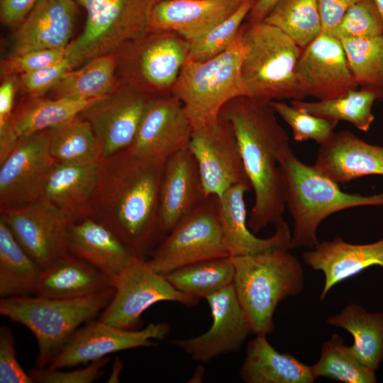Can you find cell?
Instances as JSON below:
<instances>
[{
	"label": "cell",
	"instance_id": "obj_48",
	"mask_svg": "<svg viewBox=\"0 0 383 383\" xmlns=\"http://www.w3.org/2000/svg\"><path fill=\"white\" fill-rule=\"evenodd\" d=\"M18 88V75L3 77L0 86V134L4 133L9 126L14 111V99Z\"/></svg>",
	"mask_w": 383,
	"mask_h": 383
},
{
	"label": "cell",
	"instance_id": "obj_11",
	"mask_svg": "<svg viewBox=\"0 0 383 383\" xmlns=\"http://www.w3.org/2000/svg\"><path fill=\"white\" fill-rule=\"evenodd\" d=\"M113 288L114 294L99 320L123 329L139 326L142 314L155 303L167 301L192 306L199 301L177 289L146 260L138 257L116 280Z\"/></svg>",
	"mask_w": 383,
	"mask_h": 383
},
{
	"label": "cell",
	"instance_id": "obj_42",
	"mask_svg": "<svg viewBox=\"0 0 383 383\" xmlns=\"http://www.w3.org/2000/svg\"><path fill=\"white\" fill-rule=\"evenodd\" d=\"M330 34L339 40L383 35V19L374 0L352 6Z\"/></svg>",
	"mask_w": 383,
	"mask_h": 383
},
{
	"label": "cell",
	"instance_id": "obj_39",
	"mask_svg": "<svg viewBox=\"0 0 383 383\" xmlns=\"http://www.w3.org/2000/svg\"><path fill=\"white\" fill-rule=\"evenodd\" d=\"M340 41L358 86L383 90V35Z\"/></svg>",
	"mask_w": 383,
	"mask_h": 383
},
{
	"label": "cell",
	"instance_id": "obj_5",
	"mask_svg": "<svg viewBox=\"0 0 383 383\" xmlns=\"http://www.w3.org/2000/svg\"><path fill=\"white\" fill-rule=\"evenodd\" d=\"M107 288L86 296L50 299L26 296L0 299V313L29 329L38 343L36 367H47L76 331L96 317L111 300Z\"/></svg>",
	"mask_w": 383,
	"mask_h": 383
},
{
	"label": "cell",
	"instance_id": "obj_14",
	"mask_svg": "<svg viewBox=\"0 0 383 383\" xmlns=\"http://www.w3.org/2000/svg\"><path fill=\"white\" fill-rule=\"evenodd\" d=\"M57 163L49 150L48 129L19 138L0 162V210L40 199Z\"/></svg>",
	"mask_w": 383,
	"mask_h": 383
},
{
	"label": "cell",
	"instance_id": "obj_29",
	"mask_svg": "<svg viewBox=\"0 0 383 383\" xmlns=\"http://www.w3.org/2000/svg\"><path fill=\"white\" fill-rule=\"evenodd\" d=\"M240 377L246 383H313L316 379L311 366L279 352L265 335L249 341Z\"/></svg>",
	"mask_w": 383,
	"mask_h": 383
},
{
	"label": "cell",
	"instance_id": "obj_40",
	"mask_svg": "<svg viewBox=\"0 0 383 383\" xmlns=\"http://www.w3.org/2000/svg\"><path fill=\"white\" fill-rule=\"evenodd\" d=\"M256 0H246L231 16L190 43L188 60H209L224 52L235 40Z\"/></svg>",
	"mask_w": 383,
	"mask_h": 383
},
{
	"label": "cell",
	"instance_id": "obj_33",
	"mask_svg": "<svg viewBox=\"0 0 383 383\" xmlns=\"http://www.w3.org/2000/svg\"><path fill=\"white\" fill-rule=\"evenodd\" d=\"M327 322L353 335L352 350L365 366L373 371L378 368L383 359L382 313H369L361 306L350 303Z\"/></svg>",
	"mask_w": 383,
	"mask_h": 383
},
{
	"label": "cell",
	"instance_id": "obj_41",
	"mask_svg": "<svg viewBox=\"0 0 383 383\" xmlns=\"http://www.w3.org/2000/svg\"><path fill=\"white\" fill-rule=\"evenodd\" d=\"M269 103L291 128L293 138L297 142L311 140L321 145L334 133L337 122L311 114L284 101Z\"/></svg>",
	"mask_w": 383,
	"mask_h": 383
},
{
	"label": "cell",
	"instance_id": "obj_3",
	"mask_svg": "<svg viewBox=\"0 0 383 383\" xmlns=\"http://www.w3.org/2000/svg\"><path fill=\"white\" fill-rule=\"evenodd\" d=\"M279 165L285 206L294 223L290 250L313 248L319 242L320 224L336 212L357 206H383V192L371 195L343 192L313 165L301 161L290 147L282 153Z\"/></svg>",
	"mask_w": 383,
	"mask_h": 383
},
{
	"label": "cell",
	"instance_id": "obj_22",
	"mask_svg": "<svg viewBox=\"0 0 383 383\" xmlns=\"http://www.w3.org/2000/svg\"><path fill=\"white\" fill-rule=\"evenodd\" d=\"M207 197L189 150L170 157L164 165L160 189L159 216L165 236Z\"/></svg>",
	"mask_w": 383,
	"mask_h": 383
},
{
	"label": "cell",
	"instance_id": "obj_27",
	"mask_svg": "<svg viewBox=\"0 0 383 383\" xmlns=\"http://www.w3.org/2000/svg\"><path fill=\"white\" fill-rule=\"evenodd\" d=\"M97 99L28 96L14 110L8 129L0 134V162L9 155L19 138L74 118Z\"/></svg>",
	"mask_w": 383,
	"mask_h": 383
},
{
	"label": "cell",
	"instance_id": "obj_2",
	"mask_svg": "<svg viewBox=\"0 0 383 383\" xmlns=\"http://www.w3.org/2000/svg\"><path fill=\"white\" fill-rule=\"evenodd\" d=\"M269 102L239 96L227 102L219 116L233 126L243 167L254 192L248 224L256 234L283 219L286 208L279 160L289 138Z\"/></svg>",
	"mask_w": 383,
	"mask_h": 383
},
{
	"label": "cell",
	"instance_id": "obj_18",
	"mask_svg": "<svg viewBox=\"0 0 383 383\" xmlns=\"http://www.w3.org/2000/svg\"><path fill=\"white\" fill-rule=\"evenodd\" d=\"M205 299L212 317L209 329L194 338L173 340L172 343L193 360L206 363L220 355L238 350L252 330L233 284Z\"/></svg>",
	"mask_w": 383,
	"mask_h": 383
},
{
	"label": "cell",
	"instance_id": "obj_44",
	"mask_svg": "<svg viewBox=\"0 0 383 383\" xmlns=\"http://www.w3.org/2000/svg\"><path fill=\"white\" fill-rule=\"evenodd\" d=\"M65 57V50H38L9 56L1 62V75H20L32 72L54 64Z\"/></svg>",
	"mask_w": 383,
	"mask_h": 383
},
{
	"label": "cell",
	"instance_id": "obj_34",
	"mask_svg": "<svg viewBox=\"0 0 383 383\" xmlns=\"http://www.w3.org/2000/svg\"><path fill=\"white\" fill-rule=\"evenodd\" d=\"M382 96L381 89L361 87L359 90H352L333 99L316 101L290 100L289 104L311 114L337 123L347 121L358 130L367 132L374 120L372 106L376 100L382 99Z\"/></svg>",
	"mask_w": 383,
	"mask_h": 383
},
{
	"label": "cell",
	"instance_id": "obj_51",
	"mask_svg": "<svg viewBox=\"0 0 383 383\" xmlns=\"http://www.w3.org/2000/svg\"><path fill=\"white\" fill-rule=\"evenodd\" d=\"M122 369V362L120 361L119 359H116L112 372L111 373V375L109 378L108 382H118V376L119 373Z\"/></svg>",
	"mask_w": 383,
	"mask_h": 383
},
{
	"label": "cell",
	"instance_id": "obj_13",
	"mask_svg": "<svg viewBox=\"0 0 383 383\" xmlns=\"http://www.w3.org/2000/svg\"><path fill=\"white\" fill-rule=\"evenodd\" d=\"M188 149L197 163L207 196H219L235 184L250 186L233 126L227 120L219 116L215 123L194 129Z\"/></svg>",
	"mask_w": 383,
	"mask_h": 383
},
{
	"label": "cell",
	"instance_id": "obj_9",
	"mask_svg": "<svg viewBox=\"0 0 383 383\" xmlns=\"http://www.w3.org/2000/svg\"><path fill=\"white\" fill-rule=\"evenodd\" d=\"M189 47L174 32L148 30L117 52L118 80L151 95L172 92Z\"/></svg>",
	"mask_w": 383,
	"mask_h": 383
},
{
	"label": "cell",
	"instance_id": "obj_1",
	"mask_svg": "<svg viewBox=\"0 0 383 383\" xmlns=\"http://www.w3.org/2000/svg\"><path fill=\"white\" fill-rule=\"evenodd\" d=\"M164 165L137 156L128 148L101 158L97 185L85 214L111 229L143 260L165 237L159 216Z\"/></svg>",
	"mask_w": 383,
	"mask_h": 383
},
{
	"label": "cell",
	"instance_id": "obj_47",
	"mask_svg": "<svg viewBox=\"0 0 383 383\" xmlns=\"http://www.w3.org/2000/svg\"><path fill=\"white\" fill-rule=\"evenodd\" d=\"M362 0H316L322 32L331 33L338 26L347 11Z\"/></svg>",
	"mask_w": 383,
	"mask_h": 383
},
{
	"label": "cell",
	"instance_id": "obj_19",
	"mask_svg": "<svg viewBox=\"0 0 383 383\" xmlns=\"http://www.w3.org/2000/svg\"><path fill=\"white\" fill-rule=\"evenodd\" d=\"M296 74L304 97L321 101L340 97L359 87L340 41L330 33L322 32L302 48Z\"/></svg>",
	"mask_w": 383,
	"mask_h": 383
},
{
	"label": "cell",
	"instance_id": "obj_52",
	"mask_svg": "<svg viewBox=\"0 0 383 383\" xmlns=\"http://www.w3.org/2000/svg\"><path fill=\"white\" fill-rule=\"evenodd\" d=\"M383 19V0H374Z\"/></svg>",
	"mask_w": 383,
	"mask_h": 383
},
{
	"label": "cell",
	"instance_id": "obj_50",
	"mask_svg": "<svg viewBox=\"0 0 383 383\" xmlns=\"http://www.w3.org/2000/svg\"><path fill=\"white\" fill-rule=\"evenodd\" d=\"M279 0H256L246 18L248 23L262 21Z\"/></svg>",
	"mask_w": 383,
	"mask_h": 383
},
{
	"label": "cell",
	"instance_id": "obj_46",
	"mask_svg": "<svg viewBox=\"0 0 383 383\" xmlns=\"http://www.w3.org/2000/svg\"><path fill=\"white\" fill-rule=\"evenodd\" d=\"M0 383H34L18 362L14 338L4 326L0 328Z\"/></svg>",
	"mask_w": 383,
	"mask_h": 383
},
{
	"label": "cell",
	"instance_id": "obj_28",
	"mask_svg": "<svg viewBox=\"0 0 383 383\" xmlns=\"http://www.w3.org/2000/svg\"><path fill=\"white\" fill-rule=\"evenodd\" d=\"M113 287V280L87 262L70 253L43 270L35 296L70 299Z\"/></svg>",
	"mask_w": 383,
	"mask_h": 383
},
{
	"label": "cell",
	"instance_id": "obj_38",
	"mask_svg": "<svg viewBox=\"0 0 383 383\" xmlns=\"http://www.w3.org/2000/svg\"><path fill=\"white\" fill-rule=\"evenodd\" d=\"M315 377L344 383H374L375 371L365 366L337 333L321 347L318 360L311 365Z\"/></svg>",
	"mask_w": 383,
	"mask_h": 383
},
{
	"label": "cell",
	"instance_id": "obj_4",
	"mask_svg": "<svg viewBox=\"0 0 383 383\" xmlns=\"http://www.w3.org/2000/svg\"><path fill=\"white\" fill-rule=\"evenodd\" d=\"M231 257L235 292L252 333L267 335L275 328L273 316L278 304L304 289L301 264L289 249Z\"/></svg>",
	"mask_w": 383,
	"mask_h": 383
},
{
	"label": "cell",
	"instance_id": "obj_10",
	"mask_svg": "<svg viewBox=\"0 0 383 383\" xmlns=\"http://www.w3.org/2000/svg\"><path fill=\"white\" fill-rule=\"evenodd\" d=\"M230 256L218 220V199L208 196L182 218L146 260L162 275L187 265Z\"/></svg>",
	"mask_w": 383,
	"mask_h": 383
},
{
	"label": "cell",
	"instance_id": "obj_35",
	"mask_svg": "<svg viewBox=\"0 0 383 383\" xmlns=\"http://www.w3.org/2000/svg\"><path fill=\"white\" fill-rule=\"evenodd\" d=\"M164 276L177 289L200 300L233 284L235 267L231 256L219 257L187 265Z\"/></svg>",
	"mask_w": 383,
	"mask_h": 383
},
{
	"label": "cell",
	"instance_id": "obj_20",
	"mask_svg": "<svg viewBox=\"0 0 383 383\" xmlns=\"http://www.w3.org/2000/svg\"><path fill=\"white\" fill-rule=\"evenodd\" d=\"M76 14L74 0H39L11 35L9 56L65 50L71 42Z\"/></svg>",
	"mask_w": 383,
	"mask_h": 383
},
{
	"label": "cell",
	"instance_id": "obj_25",
	"mask_svg": "<svg viewBox=\"0 0 383 383\" xmlns=\"http://www.w3.org/2000/svg\"><path fill=\"white\" fill-rule=\"evenodd\" d=\"M246 0H159L150 18V30L172 31L189 43L231 16Z\"/></svg>",
	"mask_w": 383,
	"mask_h": 383
},
{
	"label": "cell",
	"instance_id": "obj_26",
	"mask_svg": "<svg viewBox=\"0 0 383 383\" xmlns=\"http://www.w3.org/2000/svg\"><path fill=\"white\" fill-rule=\"evenodd\" d=\"M308 266L324 274L320 299L323 300L336 284L373 266L383 268V238L366 244H353L337 236L331 240L318 242L303 253Z\"/></svg>",
	"mask_w": 383,
	"mask_h": 383
},
{
	"label": "cell",
	"instance_id": "obj_30",
	"mask_svg": "<svg viewBox=\"0 0 383 383\" xmlns=\"http://www.w3.org/2000/svg\"><path fill=\"white\" fill-rule=\"evenodd\" d=\"M99 171V161L57 163L48 177L40 199L62 210L70 222L84 216L97 185Z\"/></svg>",
	"mask_w": 383,
	"mask_h": 383
},
{
	"label": "cell",
	"instance_id": "obj_32",
	"mask_svg": "<svg viewBox=\"0 0 383 383\" xmlns=\"http://www.w3.org/2000/svg\"><path fill=\"white\" fill-rule=\"evenodd\" d=\"M116 62L117 52L110 53L68 71L50 90V97L89 100L111 93L120 84Z\"/></svg>",
	"mask_w": 383,
	"mask_h": 383
},
{
	"label": "cell",
	"instance_id": "obj_21",
	"mask_svg": "<svg viewBox=\"0 0 383 383\" xmlns=\"http://www.w3.org/2000/svg\"><path fill=\"white\" fill-rule=\"evenodd\" d=\"M251 190L249 185L235 184L218 196V220L229 255L238 257L280 249L290 250L292 233L284 219L275 224V231L269 238H257L250 231L245 194Z\"/></svg>",
	"mask_w": 383,
	"mask_h": 383
},
{
	"label": "cell",
	"instance_id": "obj_15",
	"mask_svg": "<svg viewBox=\"0 0 383 383\" xmlns=\"http://www.w3.org/2000/svg\"><path fill=\"white\" fill-rule=\"evenodd\" d=\"M171 327L165 322L150 323L142 330L123 329L91 320L79 328L61 352L48 365L51 368L73 367L121 350L157 345Z\"/></svg>",
	"mask_w": 383,
	"mask_h": 383
},
{
	"label": "cell",
	"instance_id": "obj_12",
	"mask_svg": "<svg viewBox=\"0 0 383 383\" xmlns=\"http://www.w3.org/2000/svg\"><path fill=\"white\" fill-rule=\"evenodd\" d=\"M1 218L26 252L43 270L67 255L70 220L59 208L39 199L1 210Z\"/></svg>",
	"mask_w": 383,
	"mask_h": 383
},
{
	"label": "cell",
	"instance_id": "obj_36",
	"mask_svg": "<svg viewBox=\"0 0 383 383\" xmlns=\"http://www.w3.org/2000/svg\"><path fill=\"white\" fill-rule=\"evenodd\" d=\"M49 150L57 163L82 165L101 159L90 123L80 116L48 129Z\"/></svg>",
	"mask_w": 383,
	"mask_h": 383
},
{
	"label": "cell",
	"instance_id": "obj_31",
	"mask_svg": "<svg viewBox=\"0 0 383 383\" xmlns=\"http://www.w3.org/2000/svg\"><path fill=\"white\" fill-rule=\"evenodd\" d=\"M43 270L0 218V297L34 295Z\"/></svg>",
	"mask_w": 383,
	"mask_h": 383
},
{
	"label": "cell",
	"instance_id": "obj_7",
	"mask_svg": "<svg viewBox=\"0 0 383 383\" xmlns=\"http://www.w3.org/2000/svg\"><path fill=\"white\" fill-rule=\"evenodd\" d=\"M245 51L239 30L220 55L204 62L187 60L183 66L172 93L182 102L193 130L215 123L231 99L251 97L241 71Z\"/></svg>",
	"mask_w": 383,
	"mask_h": 383
},
{
	"label": "cell",
	"instance_id": "obj_16",
	"mask_svg": "<svg viewBox=\"0 0 383 383\" xmlns=\"http://www.w3.org/2000/svg\"><path fill=\"white\" fill-rule=\"evenodd\" d=\"M192 132L182 102L172 92L152 94L128 148L137 156L165 162L188 148Z\"/></svg>",
	"mask_w": 383,
	"mask_h": 383
},
{
	"label": "cell",
	"instance_id": "obj_37",
	"mask_svg": "<svg viewBox=\"0 0 383 383\" xmlns=\"http://www.w3.org/2000/svg\"><path fill=\"white\" fill-rule=\"evenodd\" d=\"M304 48L322 33L316 0H279L263 20Z\"/></svg>",
	"mask_w": 383,
	"mask_h": 383
},
{
	"label": "cell",
	"instance_id": "obj_6",
	"mask_svg": "<svg viewBox=\"0 0 383 383\" xmlns=\"http://www.w3.org/2000/svg\"><path fill=\"white\" fill-rule=\"evenodd\" d=\"M242 75L251 97L262 101L303 100L296 68L300 48L279 28L265 21L243 23Z\"/></svg>",
	"mask_w": 383,
	"mask_h": 383
},
{
	"label": "cell",
	"instance_id": "obj_17",
	"mask_svg": "<svg viewBox=\"0 0 383 383\" xmlns=\"http://www.w3.org/2000/svg\"><path fill=\"white\" fill-rule=\"evenodd\" d=\"M150 96L120 83L114 91L96 99L79 115L90 123L101 148V158L132 144Z\"/></svg>",
	"mask_w": 383,
	"mask_h": 383
},
{
	"label": "cell",
	"instance_id": "obj_8",
	"mask_svg": "<svg viewBox=\"0 0 383 383\" xmlns=\"http://www.w3.org/2000/svg\"><path fill=\"white\" fill-rule=\"evenodd\" d=\"M86 11L83 31L65 49L75 69L100 55L117 52L150 30L152 9L159 0H74Z\"/></svg>",
	"mask_w": 383,
	"mask_h": 383
},
{
	"label": "cell",
	"instance_id": "obj_43",
	"mask_svg": "<svg viewBox=\"0 0 383 383\" xmlns=\"http://www.w3.org/2000/svg\"><path fill=\"white\" fill-rule=\"evenodd\" d=\"M71 70L72 65L65 57L51 66L18 75V89L29 97H42Z\"/></svg>",
	"mask_w": 383,
	"mask_h": 383
},
{
	"label": "cell",
	"instance_id": "obj_24",
	"mask_svg": "<svg viewBox=\"0 0 383 383\" xmlns=\"http://www.w3.org/2000/svg\"><path fill=\"white\" fill-rule=\"evenodd\" d=\"M67 249L110 277L113 284L137 257L111 229L88 215L70 223Z\"/></svg>",
	"mask_w": 383,
	"mask_h": 383
},
{
	"label": "cell",
	"instance_id": "obj_53",
	"mask_svg": "<svg viewBox=\"0 0 383 383\" xmlns=\"http://www.w3.org/2000/svg\"><path fill=\"white\" fill-rule=\"evenodd\" d=\"M382 99H383V90H382Z\"/></svg>",
	"mask_w": 383,
	"mask_h": 383
},
{
	"label": "cell",
	"instance_id": "obj_49",
	"mask_svg": "<svg viewBox=\"0 0 383 383\" xmlns=\"http://www.w3.org/2000/svg\"><path fill=\"white\" fill-rule=\"evenodd\" d=\"M39 0H0L1 22L9 27H18Z\"/></svg>",
	"mask_w": 383,
	"mask_h": 383
},
{
	"label": "cell",
	"instance_id": "obj_45",
	"mask_svg": "<svg viewBox=\"0 0 383 383\" xmlns=\"http://www.w3.org/2000/svg\"><path fill=\"white\" fill-rule=\"evenodd\" d=\"M109 358L105 357L91 362L86 367L63 372L48 366L32 369L29 374L37 383H91L103 374L102 368Z\"/></svg>",
	"mask_w": 383,
	"mask_h": 383
},
{
	"label": "cell",
	"instance_id": "obj_23",
	"mask_svg": "<svg viewBox=\"0 0 383 383\" xmlns=\"http://www.w3.org/2000/svg\"><path fill=\"white\" fill-rule=\"evenodd\" d=\"M313 166L338 184L383 175V146L369 143L349 131L334 132L319 145Z\"/></svg>",
	"mask_w": 383,
	"mask_h": 383
}]
</instances>
